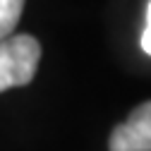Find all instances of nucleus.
<instances>
[{
    "label": "nucleus",
    "instance_id": "1",
    "mask_svg": "<svg viewBox=\"0 0 151 151\" xmlns=\"http://www.w3.org/2000/svg\"><path fill=\"white\" fill-rule=\"evenodd\" d=\"M41 43L29 34H10L0 41V91L24 86L34 79Z\"/></svg>",
    "mask_w": 151,
    "mask_h": 151
},
{
    "label": "nucleus",
    "instance_id": "2",
    "mask_svg": "<svg viewBox=\"0 0 151 151\" xmlns=\"http://www.w3.org/2000/svg\"><path fill=\"white\" fill-rule=\"evenodd\" d=\"M108 151H151V101L137 106L110 132Z\"/></svg>",
    "mask_w": 151,
    "mask_h": 151
},
{
    "label": "nucleus",
    "instance_id": "3",
    "mask_svg": "<svg viewBox=\"0 0 151 151\" xmlns=\"http://www.w3.org/2000/svg\"><path fill=\"white\" fill-rule=\"evenodd\" d=\"M27 0H0V41L10 36L24 12Z\"/></svg>",
    "mask_w": 151,
    "mask_h": 151
},
{
    "label": "nucleus",
    "instance_id": "4",
    "mask_svg": "<svg viewBox=\"0 0 151 151\" xmlns=\"http://www.w3.org/2000/svg\"><path fill=\"white\" fill-rule=\"evenodd\" d=\"M142 48L146 55H151V0H149V7H146V24L142 31Z\"/></svg>",
    "mask_w": 151,
    "mask_h": 151
}]
</instances>
